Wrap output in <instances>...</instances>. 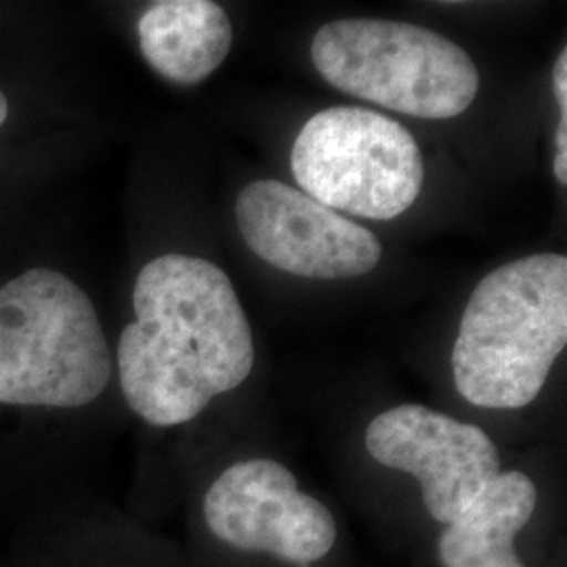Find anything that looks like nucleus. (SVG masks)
<instances>
[{"mask_svg": "<svg viewBox=\"0 0 567 567\" xmlns=\"http://www.w3.org/2000/svg\"><path fill=\"white\" fill-rule=\"evenodd\" d=\"M133 307L135 322L118 341V374L126 404L145 423H189L252 372V328L221 267L163 255L140 271Z\"/></svg>", "mask_w": 567, "mask_h": 567, "instance_id": "nucleus-1", "label": "nucleus"}, {"mask_svg": "<svg viewBox=\"0 0 567 567\" xmlns=\"http://www.w3.org/2000/svg\"><path fill=\"white\" fill-rule=\"evenodd\" d=\"M112 368L97 311L74 280L34 267L0 286V404L82 408Z\"/></svg>", "mask_w": 567, "mask_h": 567, "instance_id": "nucleus-3", "label": "nucleus"}, {"mask_svg": "<svg viewBox=\"0 0 567 567\" xmlns=\"http://www.w3.org/2000/svg\"><path fill=\"white\" fill-rule=\"evenodd\" d=\"M140 49L150 68L175 84L206 81L231 51L234 28L213 0H163L137 23Z\"/></svg>", "mask_w": 567, "mask_h": 567, "instance_id": "nucleus-9", "label": "nucleus"}, {"mask_svg": "<svg viewBox=\"0 0 567 567\" xmlns=\"http://www.w3.org/2000/svg\"><path fill=\"white\" fill-rule=\"evenodd\" d=\"M7 116H9V102H7L4 93L0 91V126L7 122Z\"/></svg>", "mask_w": 567, "mask_h": 567, "instance_id": "nucleus-11", "label": "nucleus"}, {"mask_svg": "<svg viewBox=\"0 0 567 567\" xmlns=\"http://www.w3.org/2000/svg\"><path fill=\"white\" fill-rule=\"evenodd\" d=\"M536 503L538 489L526 473H501L440 536L442 567H526L515 553V538Z\"/></svg>", "mask_w": 567, "mask_h": 567, "instance_id": "nucleus-10", "label": "nucleus"}, {"mask_svg": "<svg viewBox=\"0 0 567 567\" xmlns=\"http://www.w3.org/2000/svg\"><path fill=\"white\" fill-rule=\"evenodd\" d=\"M365 450L379 465L412 475L423 489L426 513L444 526L503 473L484 429L421 404L379 414L365 431Z\"/></svg>", "mask_w": 567, "mask_h": 567, "instance_id": "nucleus-8", "label": "nucleus"}, {"mask_svg": "<svg viewBox=\"0 0 567 567\" xmlns=\"http://www.w3.org/2000/svg\"><path fill=\"white\" fill-rule=\"evenodd\" d=\"M203 511L206 526L225 545L299 567L324 559L339 534L330 508L301 492L290 468L269 458L225 468L208 487Z\"/></svg>", "mask_w": 567, "mask_h": 567, "instance_id": "nucleus-6", "label": "nucleus"}, {"mask_svg": "<svg viewBox=\"0 0 567 567\" xmlns=\"http://www.w3.org/2000/svg\"><path fill=\"white\" fill-rule=\"evenodd\" d=\"M567 344L566 255L501 265L475 286L452 349L454 385L468 404H532Z\"/></svg>", "mask_w": 567, "mask_h": 567, "instance_id": "nucleus-2", "label": "nucleus"}, {"mask_svg": "<svg viewBox=\"0 0 567 567\" xmlns=\"http://www.w3.org/2000/svg\"><path fill=\"white\" fill-rule=\"evenodd\" d=\"M290 168L309 198L374 221L400 217L425 183L421 147L404 124L355 105L328 107L305 122Z\"/></svg>", "mask_w": 567, "mask_h": 567, "instance_id": "nucleus-5", "label": "nucleus"}, {"mask_svg": "<svg viewBox=\"0 0 567 567\" xmlns=\"http://www.w3.org/2000/svg\"><path fill=\"white\" fill-rule=\"evenodd\" d=\"M236 221L259 259L299 278H358L372 271L383 255L370 229L274 179L244 187L236 200Z\"/></svg>", "mask_w": 567, "mask_h": 567, "instance_id": "nucleus-7", "label": "nucleus"}, {"mask_svg": "<svg viewBox=\"0 0 567 567\" xmlns=\"http://www.w3.org/2000/svg\"><path fill=\"white\" fill-rule=\"evenodd\" d=\"M311 61L341 93L425 121L461 116L480 91L463 47L404 21H330L313 37Z\"/></svg>", "mask_w": 567, "mask_h": 567, "instance_id": "nucleus-4", "label": "nucleus"}]
</instances>
